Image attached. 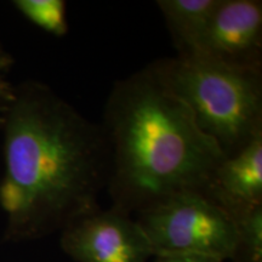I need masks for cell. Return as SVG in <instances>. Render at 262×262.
Here are the masks:
<instances>
[{"label":"cell","instance_id":"12","mask_svg":"<svg viewBox=\"0 0 262 262\" xmlns=\"http://www.w3.org/2000/svg\"><path fill=\"white\" fill-rule=\"evenodd\" d=\"M156 262H224L217 258L202 256V255H170V256H158Z\"/></svg>","mask_w":262,"mask_h":262},{"label":"cell","instance_id":"6","mask_svg":"<svg viewBox=\"0 0 262 262\" xmlns=\"http://www.w3.org/2000/svg\"><path fill=\"white\" fill-rule=\"evenodd\" d=\"M196 52L231 66L262 67V3L220 0Z\"/></svg>","mask_w":262,"mask_h":262},{"label":"cell","instance_id":"3","mask_svg":"<svg viewBox=\"0 0 262 262\" xmlns=\"http://www.w3.org/2000/svg\"><path fill=\"white\" fill-rule=\"evenodd\" d=\"M150 64L225 157L262 135V67L231 66L199 52Z\"/></svg>","mask_w":262,"mask_h":262},{"label":"cell","instance_id":"1","mask_svg":"<svg viewBox=\"0 0 262 262\" xmlns=\"http://www.w3.org/2000/svg\"><path fill=\"white\" fill-rule=\"evenodd\" d=\"M0 131L8 238L39 237L98 208L110 166L102 126L47 84L29 80L16 84Z\"/></svg>","mask_w":262,"mask_h":262},{"label":"cell","instance_id":"11","mask_svg":"<svg viewBox=\"0 0 262 262\" xmlns=\"http://www.w3.org/2000/svg\"><path fill=\"white\" fill-rule=\"evenodd\" d=\"M14 57L0 41V130L4 123L5 114L15 96L16 84L12 83L10 74L14 67Z\"/></svg>","mask_w":262,"mask_h":262},{"label":"cell","instance_id":"8","mask_svg":"<svg viewBox=\"0 0 262 262\" xmlns=\"http://www.w3.org/2000/svg\"><path fill=\"white\" fill-rule=\"evenodd\" d=\"M220 0H159L178 55L196 52Z\"/></svg>","mask_w":262,"mask_h":262},{"label":"cell","instance_id":"7","mask_svg":"<svg viewBox=\"0 0 262 262\" xmlns=\"http://www.w3.org/2000/svg\"><path fill=\"white\" fill-rule=\"evenodd\" d=\"M204 195L232 219L262 205V135L233 156L225 157Z\"/></svg>","mask_w":262,"mask_h":262},{"label":"cell","instance_id":"9","mask_svg":"<svg viewBox=\"0 0 262 262\" xmlns=\"http://www.w3.org/2000/svg\"><path fill=\"white\" fill-rule=\"evenodd\" d=\"M12 4L31 24L55 37L68 32L66 2L63 0H15Z\"/></svg>","mask_w":262,"mask_h":262},{"label":"cell","instance_id":"4","mask_svg":"<svg viewBox=\"0 0 262 262\" xmlns=\"http://www.w3.org/2000/svg\"><path fill=\"white\" fill-rule=\"evenodd\" d=\"M142 228L155 257L202 255L234 260L238 229L233 219L202 192H185L141 212Z\"/></svg>","mask_w":262,"mask_h":262},{"label":"cell","instance_id":"10","mask_svg":"<svg viewBox=\"0 0 262 262\" xmlns=\"http://www.w3.org/2000/svg\"><path fill=\"white\" fill-rule=\"evenodd\" d=\"M238 229L234 261L262 262V205L233 219Z\"/></svg>","mask_w":262,"mask_h":262},{"label":"cell","instance_id":"5","mask_svg":"<svg viewBox=\"0 0 262 262\" xmlns=\"http://www.w3.org/2000/svg\"><path fill=\"white\" fill-rule=\"evenodd\" d=\"M62 229V249L77 262H147L153 256L137 221L113 206L80 215Z\"/></svg>","mask_w":262,"mask_h":262},{"label":"cell","instance_id":"2","mask_svg":"<svg viewBox=\"0 0 262 262\" xmlns=\"http://www.w3.org/2000/svg\"><path fill=\"white\" fill-rule=\"evenodd\" d=\"M102 126L113 208L148 210L185 192H204L225 155L152 64L117 81Z\"/></svg>","mask_w":262,"mask_h":262}]
</instances>
